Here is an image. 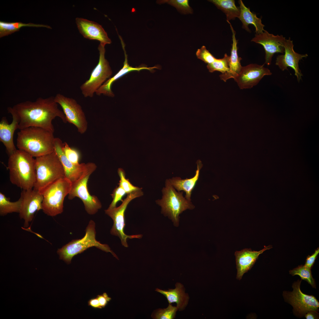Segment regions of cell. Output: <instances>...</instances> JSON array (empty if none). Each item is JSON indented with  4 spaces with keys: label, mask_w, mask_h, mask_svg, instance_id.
Masks as SVG:
<instances>
[{
    "label": "cell",
    "mask_w": 319,
    "mask_h": 319,
    "mask_svg": "<svg viewBox=\"0 0 319 319\" xmlns=\"http://www.w3.org/2000/svg\"><path fill=\"white\" fill-rule=\"evenodd\" d=\"M11 108L19 120L20 130L31 126L38 127L54 133L52 121L59 117L65 123L67 122L63 111L58 107L54 97H39L35 101H26L18 103Z\"/></svg>",
    "instance_id": "obj_1"
},
{
    "label": "cell",
    "mask_w": 319,
    "mask_h": 319,
    "mask_svg": "<svg viewBox=\"0 0 319 319\" xmlns=\"http://www.w3.org/2000/svg\"><path fill=\"white\" fill-rule=\"evenodd\" d=\"M17 147L35 158L53 152L55 139L53 133L42 128L31 126L17 133Z\"/></svg>",
    "instance_id": "obj_2"
},
{
    "label": "cell",
    "mask_w": 319,
    "mask_h": 319,
    "mask_svg": "<svg viewBox=\"0 0 319 319\" xmlns=\"http://www.w3.org/2000/svg\"><path fill=\"white\" fill-rule=\"evenodd\" d=\"M9 157L7 168L11 182L22 190L33 189L36 180L35 159L19 149Z\"/></svg>",
    "instance_id": "obj_3"
},
{
    "label": "cell",
    "mask_w": 319,
    "mask_h": 319,
    "mask_svg": "<svg viewBox=\"0 0 319 319\" xmlns=\"http://www.w3.org/2000/svg\"><path fill=\"white\" fill-rule=\"evenodd\" d=\"M35 160L36 180L33 189L42 194L52 183L65 177L63 166L54 151Z\"/></svg>",
    "instance_id": "obj_4"
},
{
    "label": "cell",
    "mask_w": 319,
    "mask_h": 319,
    "mask_svg": "<svg viewBox=\"0 0 319 319\" xmlns=\"http://www.w3.org/2000/svg\"><path fill=\"white\" fill-rule=\"evenodd\" d=\"M96 235L95 223L90 220L86 228L85 235L82 238L73 240L58 250L57 253L59 259L69 264L74 256L89 248L95 247L103 251L110 253L118 259L117 256L108 245L102 244L96 240Z\"/></svg>",
    "instance_id": "obj_5"
},
{
    "label": "cell",
    "mask_w": 319,
    "mask_h": 319,
    "mask_svg": "<svg viewBox=\"0 0 319 319\" xmlns=\"http://www.w3.org/2000/svg\"><path fill=\"white\" fill-rule=\"evenodd\" d=\"M162 191V198L157 201V203L161 206L162 213L168 216L175 226H178L179 215L187 209H193L194 206L183 197V191H176L168 179L166 180L165 187Z\"/></svg>",
    "instance_id": "obj_6"
},
{
    "label": "cell",
    "mask_w": 319,
    "mask_h": 319,
    "mask_svg": "<svg viewBox=\"0 0 319 319\" xmlns=\"http://www.w3.org/2000/svg\"><path fill=\"white\" fill-rule=\"evenodd\" d=\"M71 182L66 177L55 181L47 187L42 194V210L47 215L55 216L63 211L65 197L71 189Z\"/></svg>",
    "instance_id": "obj_7"
},
{
    "label": "cell",
    "mask_w": 319,
    "mask_h": 319,
    "mask_svg": "<svg viewBox=\"0 0 319 319\" xmlns=\"http://www.w3.org/2000/svg\"><path fill=\"white\" fill-rule=\"evenodd\" d=\"M97 166L94 163L89 162L87 169L81 177L72 183L68 198L71 200L75 197L79 198L83 202L85 209L90 215L96 214L102 207L101 204L96 196L91 195L87 188V183L90 175L96 170Z\"/></svg>",
    "instance_id": "obj_8"
},
{
    "label": "cell",
    "mask_w": 319,
    "mask_h": 319,
    "mask_svg": "<svg viewBox=\"0 0 319 319\" xmlns=\"http://www.w3.org/2000/svg\"><path fill=\"white\" fill-rule=\"evenodd\" d=\"M105 45L100 43L98 47L99 58L98 63L92 71L89 78L80 87L83 96L92 97L100 87L110 77L112 71L105 58Z\"/></svg>",
    "instance_id": "obj_9"
},
{
    "label": "cell",
    "mask_w": 319,
    "mask_h": 319,
    "mask_svg": "<svg viewBox=\"0 0 319 319\" xmlns=\"http://www.w3.org/2000/svg\"><path fill=\"white\" fill-rule=\"evenodd\" d=\"M141 189L128 194L126 197L122 201L118 207L108 208L105 210L106 214L113 219V224L111 229L110 234L118 237L120 239L121 244L124 247H127L128 245L127 240L128 239L140 238L141 235H128L124 232L125 226V213L129 203L133 199L143 195Z\"/></svg>",
    "instance_id": "obj_10"
},
{
    "label": "cell",
    "mask_w": 319,
    "mask_h": 319,
    "mask_svg": "<svg viewBox=\"0 0 319 319\" xmlns=\"http://www.w3.org/2000/svg\"><path fill=\"white\" fill-rule=\"evenodd\" d=\"M54 99L61 107L67 122L75 126L79 133L84 134L87 129L88 122L81 106L75 99L61 94H57Z\"/></svg>",
    "instance_id": "obj_11"
},
{
    "label": "cell",
    "mask_w": 319,
    "mask_h": 319,
    "mask_svg": "<svg viewBox=\"0 0 319 319\" xmlns=\"http://www.w3.org/2000/svg\"><path fill=\"white\" fill-rule=\"evenodd\" d=\"M302 280H298L293 283L292 292H284V297L293 306L294 312L299 315L305 314L307 312H317L319 303L316 298L303 293L300 289Z\"/></svg>",
    "instance_id": "obj_12"
},
{
    "label": "cell",
    "mask_w": 319,
    "mask_h": 319,
    "mask_svg": "<svg viewBox=\"0 0 319 319\" xmlns=\"http://www.w3.org/2000/svg\"><path fill=\"white\" fill-rule=\"evenodd\" d=\"M20 197L22 201L19 216L24 220V227L27 228L29 223L32 220L35 212L42 210L43 196L41 193L33 188L22 190Z\"/></svg>",
    "instance_id": "obj_13"
},
{
    "label": "cell",
    "mask_w": 319,
    "mask_h": 319,
    "mask_svg": "<svg viewBox=\"0 0 319 319\" xmlns=\"http://www.w3.org/2000/svg\"><path fill=\"white\" fill-rule=\"evenodd\" d=\"M286 40L282 35H275L265 30L262 33L256 34L251 41L263 46L265 52V64L269 66L275 53H284V44Z\"/></svg>",
    "instance_id": "obj_14"
},
{
    "label": "cell",
    "mask_w": 319,
    "mask_h": 319,
    "mask_svg": "<svg viewBox=\"0 0 319 319\" xmlns=\"http://www.w3.org/2000/svg\"><path fill=\"white\" fill-rule=\"evenodd\" d=\"M272 74L270 70L263 65L251 64L242 66L238 75L234 79L241 89H250L257 85L265 75Z\"/></svg>",
    "instance_id": "obj_15"
},
{
    "label": "cell",
    "mask_w": 319,
    "mask_h": 319,
    "mask_svg": "<svg viewBox=\"0 0 319 319\" xmlns=\"http://www.w3.org/2000/svg\"><path fill=\"white\" fill-rule=\"evenodd\" d=\"M284 54L279 55L276 57L275 64L282 71L288 70V67L292 68L299 82L303 75L299 69V63L303 58L307 57L308 55L300 54L295 52L293 48V41L290 37L284 41Z\"/></svg>",
    "instance_id": "obj_16"
},
{
    "label": "cell",
    "mask_w": 319,
    "mask_h": 319,
    "mask_svg": "<svg viewBox=\"0 0 319 319\" xmlns=\"http://www.w3.org/2000/svg\"><path fill=\"white\" fill-rule=\"evenodd\" d=\"M63 143L61 139L55 138L54 141V151L59 158L64 168L65 177L73 183L80 178L87 169L89 162L74 164L71 162L66 157L62 149Z\"/></svg>",
    "instance_id": "obj_17"
},
{
    "label": "cell",
    "mask_w": 319,
    "mask_h": 319,
    "mask_svg": "<svg viewBox=\"0 0 319 319\" xmlns=\"http://www.w3.org/2000/svg\"><path fill=\"white\" fill-rule=\"evenodd\" d=\"M8 112L12 117V123L9 124L5 117H3L0 122V141L5 146L6 152L9 156L17 150L13 141V136L15 131L18 129L19 119L13 111L11 107L7 108Z\"/></svg>",
    "instance_id": "obj_18"
},
{
    "label": "cell",
    "mask_w": 319,
    "mask_h": 319,
    "mask_svg": "<svg viewBox=\"0 0 319 319\" xmlns=\"http://www.w3.org/2000/svg\"><path fill=\"white\" fill-rule=\"evenodd\" d=\"M76 22L80 33L85 38L97 40L105 45L111 43L107 33L99 24L87 19L77 17Z\"/></svg>",
    "instance_id": "obj_19"
},
{
    "label": "cell",
    "mask_w": 319,
    "mask_h": 319,
    "mask_svg": "<svg viewBox=\"0 0 319 319\" xmlns=\"http://www.w3.org/2000/svg\"><path fill=\"white\" fill-rule=\"evenodd\" d=\"M272 248V246H264L259 251H252L250 249L245 248L235 253L237 270L236 278L241 280L244 274L250 270L253 266L259 255L265 250Z\"/></svg>",
    "instance_id": "obj_20"
},
{
    "label": "cell",
    "mask_w": 319,
    "mask_h": 319,
    "mask_svg": "<svg viewBox=\"0 0 319 319\" xmlns=\"http://www.w3.org/2000/svg\"><path fill=\"white\" fill-rule=\"evenodd\" d=\"M121 44L125 54V60L123 67L113 77L108 79L96 91L95 94L100 96L102 94L111 97L114 96V94L111 90L112 85L116 80L127 73L132 71H138L144 69H147L151 72H154L153 69H158V67L154 66L152 67H148L146 66H142L138 67H133L130 66L128 64L127 55L125 49V45L122 39L121 38Z\"/></svg>",
    "instance_id": "obj_21"
},
{
    "label": "cell",
    "mask_w": 319,
    "mask_h": 319,
    "mask_svg": "<svg viewBox=\"0 0 319 319\" xmlns=\"http://www.w3.org/2000/svg\"><path fill=\"white\" fill-rule=\"evenodd\" d=\"M229 24L232 33V43L231 51V55L229 56V71L228 72L219 75L221 80L226 82L230 78L234 79L240 73L242 66L240 63L242 59L238 56L237 53V40L235 38V32L229 21H227Z\"/></svg>",
    "instance_id": "obj_22"
},
{
    "label": "cell",
    "mask_w": 319,
    "mask_h": 319,
    "mask_svg": "<svg viewBox=\"0 0 319 319\" xmlns=\"http://www.w3.org/2000/svg\"><path fill=\"white\" fill-rule=\"evenodd\" d=\"M197 169L194 176L190 178L182 179L179 177H172L169 180L173 187L178 191H183L185 193V198L191 201L192 191L194 188L199 177L200 170L203 166L201 161L198 160L196 162Z\"/></svg>",
    "instance_id": "obj_23"
},
{
    "label": "cell",
    "mask_w": 319,
    "mask_h": 319,
    "mask_svg": "<svg viewBox=\"0 0 319 319\" xmlns=\"http://www.w3.org/2000/svg\"><path fill=\"white\" fill-rule=\"evenodd\" d=\"M174 289L162 290L156 289L155 291L164 295L169 304L175 302L179 311L184 310L187 306L189 300L188 294L185 293L183 286L180 283H177Z\"/></svg>",
    "instance_id": "obj_24"
},
{
    "label": "cell",
    "mask_w": 319,
    "mask_h": 319,
    "mask_svg": "<svg viewBox=\"0 0 319 319\" xmlns=\"http://www.w3.org/2000/svg\"><path fill=\"white\" fill-rule=\"evenodd\" d=\"M240 5V14L238 18L242 24V27L248 32H250L248 25L252 24L255 28L257 34L262 33L265 30V26L262 23L261 18L258 17L256 14L251 12L249 8L246 7L241 0L238 1Z\"/></svg>",
    "instance_id": "obj_25"
},
{
    "label": "cell",
    "mask_w": 319,
    "mask_h": 319,
    "mask_svg": "<svg viewBox=\"0 0 319 319\" xmlns=\"http://www.w3.org/2000/svg\"><path fill=\"white\" fill-rule=\"evenodd\" d=\"M214 4L222 11L226 16L227 21L234 20L238 18L240 14L239 7L237 6L234 0H210L208 1Z\"/></svg>",
    "instance_id": "obj_26"
},
{
    "label": "cell",
    "mask_w": 319,
    "mask_h": 319,
    "mask_svg": "<svg viewBox=\"0 0 319 319\" xmlns=\"http://www.w3.org/2000/svg\"><path fill=\"white\" fill-rule=\"evenodd\" d=\"M25 26L43 27L51 28L48 25L43 24H35L31 23L25 24L21 22H8L0 21V38L11 34L14 32L18 31L21 28Z\"/></svg>",
    "instance_id": "obj_27"
},
{
    "label": "cell",
    "mask_w": 319,
    "mask_h": 319,
    "mask_svg": "<svg viewBox=\"0 0 319 319\" xmlns=\"http://www.w3.org/2000/svg\"><path fill=\"white\" fill-rule=\"evenodd\" d=\"M22 199L21 197L15 202H11L9 198L6 197L4 194L0 193V215L4 216L9 213L13 212L19 213Z\"/></svg>",
    "instance_id": "obj_28"
},
{
    "label": "cell",
    "mask_w": 319,
    "mask_h": 319,
    "mask_svg": "<svg viewBox=\"0 0 319 319\" xmlns=\"http://www.w3.org/2000/svg\"><path fill=\"white\" fill-rule=\"evenodd\" d=\"M229 56L225 53L223 58H216L213 62L208 64L207 67L209 71L212 73L215 71H218L221 72L222 74L228 72L229 71Z\"/></svg>",
    "instance_id": "obj_29"
},
{
    "label": "cell",
    "mask_w": 319,
    "mask_h": 319,
    "mask_svg": "<svg viewBox=\"0 0 319 319\" xmlns=\"http://www.w3.org/2000/svg\"><path fill=\"white\" fill-rule=\"evenodd\" d=\"M289 272L292 276H299L302 280L306 281L313 287L316 288L315 280L313 277L310 268L301 265L289 271Z\"/></svg>",
    "instance_id": "obj_30"
},
{
    "label": "cell",
    "mask_w": 319,
    "mask_h": 319,
    "mask_svg": "<svg viewBox=\"0 0 319 319\" xmlns=\"http://www.w3.org/2000/svg\"><path fill=\"white\" fill-rule=\"evenodd\" d=\"M178 308L171 304L166 308L159 309L154 311L152 315L156 319H173L175 318Z\"/></svg>",
    "instance_id": "obj_31"
},
{
    "label": "cell",
    "mask_w": 319,
    "mask_h": 319,
    "mask_svg": "<svg viewBox=\"0 0 319 319\" xmlns=\"http://www.w3.org/2000/svg\"><path fill=\"white\" fill-rule=\"evenodd\" d=\"M159 4L165 3L169 4L175 8L180 12L184 14H192L193 10L190 6L188 0H165L157 1Z\"/></svg>",
    "instance_id": "obj_32"
},
{
    "label": "cell",
    "mask_w": 319,
    "mask_h": 319,
    "mask_svg": "<svg viewBox=\"0 0 319 319\" xmlns=\"http://www.w3.org/2000/svg\"><path fill=\"white\" fill-rule=\"evenodd\" d=\"M118 172L120 178L119 185L123 188L126 193L128 194L134 191L141 189V188L133 185L128 179L126 178L125 172L122 169H118Z\"/></svg>",
    "instance_id": "obj_33"
},
{
    "label": "cell",
    "mask_w": 319,
    "mask_h": 319,
    "mask_svg": "<svg viewBox=\"0 0 319 319\" xmlns=\"http://www.w3.org/2000/svg\"><path fill=\"white\" fill-rule=\"evenodd\" d=\"M62 149L66 157L71 162L76 165L79 164V155L76 150L70 147L66 142L63 143Z\"/></svg>",
    "instance_id": "obj_34"
},
{
    "label": "cell",
    "mask_w": 319,
    "mask_h": 319,
    "mask_svg": "<svg viewBox=\"0 0 319 319\" xmlns=\"http://www.w3.org/2000/svg\"><path fill=\"white\" fill-rule=\"evenodd\" d=\"M197 58L208 64L213 62L216 59L207 50L205 46L198 49L196 53Z\"/></svg>",
    "instance_id": "obj_35"
},
{
    "label": "cell",
    "mask_w": 319,
    "mask_h": 319,
    "mask_svg": "<svg viewBox=\"0 0 319 319\" xmlns=\"http://www.w3.org/2000/svg\"><path fill=\"white\" fill-rule=\"evenodd\" d=\"M125 191L120 186L116 187L113 190L111 196L113 200L108 208H112L116 207L117 203L119 201H123L122 198L126 194Z\"/></svg>",
    "instance_id": "obj_36"
},
{
    "label": "cell",
    "mask_w": 319,
    "mask_h": 319,
    "mask_svg": "<svg viewBox=\"0 0 319 319\" xmlns=\"http://www.w3.org/2000/svg\"><path fill=\"white\" fill-rule=\"evenodd\" d=\"M319 253V249L318 248L315 250L313 254L311 255H308L307 257L304 265L311 269L313 266Z\"/></svg>",
    "instance_id": "obj_37"
},
{
    "label": "cell",
    "mask_w": 319,
    "mask_h": 319,
    "mask_svg": "<svg viewBox=\"0 0 319 319\" xmlns=\"http://www.w3.org/2000/svg\"><path fill=\"white\" fill-rule=\"evenodd\" d=\"M97 297L102 308L104 307L111 300V298L108 297L106 293H104L102 294L98 295Z\"/></svg>",
    "instance_id": "obj_38"
},
{
    "label": "cell",
    "mask_w": 319,
    "mask_h": 319,
    "mask_svg": "<svg viewBox=\"0 0 319 319\" xmlns=\"http://www.w3.org/2000/svg\"><path fill=\"white\" fill-rule=\"evenodd\" d=\"M88 305L95 309H102L97 298H92L88 301Z\"/></svg>",
    "instance_id": "obj_39"
},
{
    "label": "cell",
    "mask_w": 319,
    "mask_h": 319,
    "mask_svg": "<svg viewBox=\"0 0 319 319\" xmlns=\"http://www.w3.org/2000/svg\"><path fill=\"white\" fill-rule=\"evenodd\" d=\"M317 313V312L313 311H309L305 314V317L307 319H316L317 318L316 314Z\"/></svg>",
    "instance_id": "obj_40"
}]
</instances>
